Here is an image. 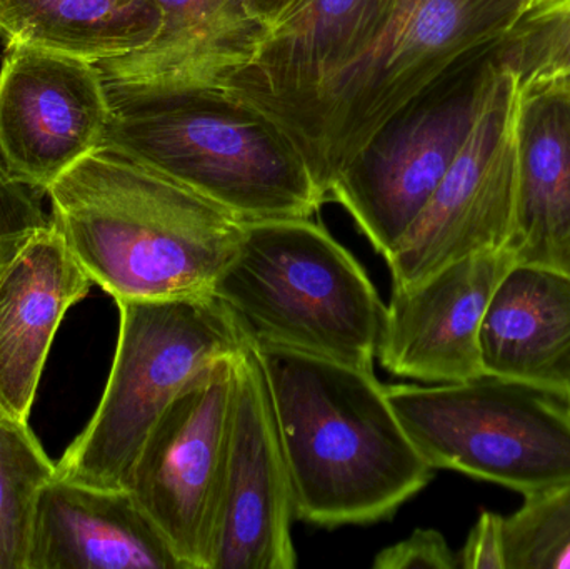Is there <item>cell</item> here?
Returning a JSON list of instances; mask_svg holds the SVG:
<instances>
[{"label": "cell", "instance_id": "5b68a950", "mask_svg": "<svg viewBox=\"0 0 570 569\" xmlns=\"http://www.w3.org/2000/svg\"><path fill=\"white\" fill-rule=\"evenodd\" d=\"M532 0H399L371 49L285 129L327 203L342 167L409 100L471 53L504 40Z\"/></svg>", "mask_w": 570, "mask_h": 569}, {"label": "cell", "instance_id": "603a6c76", "mask_svg": "<svg viewBox=\"0 0 570 569\" xmlns=\"http://www.w3.org/2000/svg\"><path fill=\"white\" fill-rule=\"evenodd\" d=\"M499 57L521 90L556 82L570 73V6L531 10L499 42Z\"/></svg>", "mask_w": 570, "mask_h": 569}, {"label": "cell", "instance_id": "52a82bcc", "mask_svg": "<svg viewBox=\"0 0 570 569\" xmlns=\"http://www.w3.org/2000/svg\"><path fill=\"white\" fill-rule=\"evenodd\" d=\"M389 403L434 470L522 497L570 481V400L502 377L385 386Z\"/></svg>", "mask_w": 570, "mask_h": 569}, {"label": "cell", "instance_id": "3957f363", "mask_svg": "<svg viewBox=\"0 0 570 569\" xmlns=\"http://www.w3.org/2000/svg\"><path fill=\"white\" fill-rule=\"evenodd\" d=\"M104 149L156 170L243 223L312 217L325 203L292 137L226 89L107 84Z\"/></svg>", "mask_w": 570, "mask_h": 569}, {"label": "cell", "instance_id": "30bf717a", "mask_svg": "<svg viewBox=\"0 0 570 569\" xmlns=\"http://www.w3.org/2000/svg\"><path fill=\"white\" fill-rule=\"evenodd\" d=\"M519 104L518 77L499 57L464 146L421 216L384 257L392 286H411L462 257L508 246L518 183Z\"/></svg>", "mask_w": 570, "mask_h": 569}, {"label": "cell", "instance_id": "4fadbf2b", "mask_svg": "<svg viewBox=\"0 0 570 569\" xmlns=\"http://www.w3.org/2000/svg\"><path fill=\"white\" fill-rule=\"evenodd\" d=\"M514 257L484 251L448 264L411 286H392L377 357L387 373L422 383L484 376L482 321Z\"/></svg>", "mask_w": 570, "mask_h": 569}, {"label": "cell", "instance_id": "484cf974", "mask_svg": "<svg viewBox=\"0 0 570 569\" xmlns=\"http://www.w3.org/2000/svg\"><path fill=\"white\" fill-rule=\"evenodd\" d=\"M458 560L461 569H505L504 517L482 511Z\"/></svg>", "mask_w": 570, "mask_h": 569}, {"label": "cell", "instance_id": "d6986e66", "mask_svg": "<svg viewBox=\"0 0 570 569\" xmlns=\"http://www.w3.org/2000/svg\"><path fill=\"white\" fill-rule=\"evenodd\" d=\"M505 249L515 263L570 276V94L556 84L521 90L514 223Z\"/></svg>", "mask_w": 570, "mask_h": 569}, {"label": "cell", "instance_id": "ffe728a7", "mask_svg": "<svg viewBox=\"0 0 570 569\" xmlns=\"http://www.w3.org/2000/svg\"><path fill=\"white\" fill-rule=\"evenodd\" d=\"M163 22L157 0H0L6 46L102 62L147 46Z\"/></svg>", "mask_w": 570, "mask_h": 569}, {"label": "cell", "instance_id": "83f0119b", "mask_svg": "<svg viewBox=\"0 0 570 569\" xmlns=\"http://www.w3.org/2000/svg\"><path fill=\"white\" fill-rule=\"evenodd\" d=\"M570 6V0H532L531 10H552Z\"/></svg>", "mask_w": 570, "mask_h": 569}, {"label": "cell", "instance_id": "cb8c5ba5", "mask_svg": "<svg viewBox=\"0 0 570 569\" xmlns=\"http://www.w3.org/2000/svg\"><path fill=\"white\" fill-rule=\"evenodd\" d=\"M37 194L17 183L0 160V277L26 244L50 224Z\"/></svg>", "mask_w": 570, "mask_h": 569}, {"label": "cell", "instance_id": "5bb4252c", "mask_svg": "<svg viewBox=\"0 0 570 569\" xmlns=\"http://www.w3.org/2000/svg\"><path fill=\"white\" fill-rule=\"evenodd\" d=\"M399 0H298L223 89L287 129L381 36Z\"/></svg>", "mask_w": 570, "mask_h": 569}, {"label": "cell", "instance_id": "2e32d148", "mask_svg": "<svg viewBox=\"0 0 570 569\" xmlns=\"http://www.w3.org/2000/svg\"><path fill=\"white\" fill-rule=\"evenodd\" d=\"M27 569H184L130 490L53 477L40 491Z\"/></svg>", "mask_w": 570, "mask_h": 569}, {"label": "cell", "instance_id": "8992f818", "mask_svg": "<svg viewBox=\"0 0 570 569\" xmlns=\"http://www.w3.org/2000/svg\"><path fill=\"white\" fill-rule=\"evenodd\" d=\"M119 337L96 413L56 464L57 477L129 490L150 431L194 377L253 343L213 293L117 301Z\"/></svg>", "mask_w": 570, "mask_h": 569}, {"label": "cell", "instance_id": "ba28073f", "mask_svg": "<svg viewBox=\"0 0 570 569\" xmlns=\"http://www.w3.org/2000/svg\"><path fill=\"white\" fill-rule=\"evenodd\" d=\"M498 46L462 59L389 117L342 167L341 204L381 256L421 216L464 146L498 67Z\"/></svg>", "mask_w": 570, "mask_h": 569}, {"label": "cell", "instance_id": "4316f807", "mask_svg": "<svg viewBox=\"0 0 570 569\" xmlns=\"http://www.w3.org/2000/svg\"><path fill=\"white\" fill-rule=\"evenodd\" d=\"M298 0H246L247 9L254 17L266 23L267 27H274L284 13H287Z\"/></svg>", "mask_w": 570, "mask_h": 569}, {"label": "cell", "instance_id": "6da1fadb", "mask_svg": "<svg viewBox=\"0 0 570 569\" xmlns=\"http://www.w3.org/2000/svg\"><path fill=\"white\" fill-rule=\"evenodd\" d=\"M269 386L294 518L315 527L389 520L434 468L402 428L374 370L254 346Z\"/></svg>", "mask_w": 570, "mask_h": 569}, {"label": "cell", "instance_id": "e0dca14e", "mask_svg": "<svg viewBox=\"0 0 570 569\" xmlns=\"http://www.w3.org/2000/svg\"><path fill=\"white\" fill-rule=\"evenodd\" d=\"M163 22L147 46L97 62L104 82L137 89H223L256 59L269 27L246 0H157Z\"/></svg>", "mask_w": 570, "mask_h": 569}, {"label": "cell", "instance_id": "ac0fdd59", "mask_svg": "<svg viewBox=\"0 0 570 569\" xmlns=\"http://www.w3.org/2000/svg\"><path fill=\"white\" fill-rule=\"evenodd\" d=\"M488 376L519 381L570 400V276L514 263L499 281L482 321Z\"/></svg>", "mask_w": 570, "mask_h": 569}, {"label": "cell", "instance_id": "7a4b0ae2", "mask_svg": "<svg viewBox=\"0 0 570 569\" xmlns=\"http://www.w3.org/2000/svg\"><path fill=\"white\" fill-rule=\"evenodd\" d=\"M46 196L70 253L116 303L210 293L243 234L213 200L104 147Z\"/></svg>", "mask_w": 570, "mask_h": 569}, {"label": "cell", "instance_id": "9a60e30c", "mask_svg": "<svg viewBox=\"0 0 570 569\" xmlns=\"http://www.w3.org/2000/svg\"><path fill=\"white\" fill-rule=\"evenodd\" d=\"M92 279L50 220L0 277V421L29 424L50 346Z\"/></svg>", "mask_w": 570, "mask_h": 569}, {"label": "cell", "instance_id": "277c9868", "mask_svg": "<svg viewBox=\"0 0 570 569\" xmlns=\"http://www.w3.org/2000/svg\"><path fill=\"white\" fill-rule=\"evenodd\" d=\"M210 293L253 346L374 370L385 304L358 261L312 217L244 223Z\"/></svg>", "mask_w": 570, "mask_h": 569}, {"label": "cell", "instance_id": "44dd1931", "mask_svg": "<svg viewBox=\"0 0 570 569\" xmlns=\"http://www.w3.org/2000/svg\"><path fill=\"white\" fill-rule=\"evenodd\" d=\"M53 477L29 424L0 421V569H27L37 500Z\"/></svg>", "mask_w": 570, "mask_h": 569}, {"label": "cell", "instance_id": "f1b7e54d", "mask_svg": "<svg viewBox=\"0 0 570 569\" xmlns=\"http://www.w3.org/2000/svg\"><path fill=\"white\" fill-rule=\"evenodd\" d=\"M551 84H556V86L561 87V89L568 90V92L570 94V73L569 76L562 77V79L556 80V82Z\"/></svg>", "mask_w": 570, "mask_h": 569}, {"label": "cell", "instance_id": "7402d4cb", "mask_svg": "<svg viewBox=\"0 0 570 569\" xmlns=\"http://www.w3.org/2000/svg\"><path fill=\"white\" fill-rule=\"evenodd\" d=\"M505 569L570 568V481L525 494L504 518Z\"/></svg>", "mask_w": 570, "mask_h": 569}, {"label": "cell", "instance_id": "d4e9b609", "mask_svg": "<svg viewBox=\"0 0 570 569\" xmlns=\"http://www.w3.org/2000/svg\"><path fill=\"white\" fill-rule=\"evenodd\" d=\"M374 569H458V553L444 534L435 530H415L407 540L384 548L374 558Z\"/></svg>", "mask_w": 570, "mask_h": 569}, {"label": "cell", "instance_id": "7c38bea8", "mask_svg": "<svg viewBox=\"0 0 570 569\" xmlns=\"http://www.w3.org/2000/svg\"><path fill=\"white\" fill-rule=\"evenodd\" d=\"M223 511L214 569H294L291 480L263 364L237 357Z\"/></svg>", "mask_w": 570, "mask_h": 569}, {"label": "cell", "instance_id": "8fae6325", "mask_svg": "<svg viewBox=\"0 0 570 569\" xmlns=\"http://www.w3.org/2000/svg\"><path fill=\"white\" fill-rule=\"evenodd\" d=\"M109 100L97 63L7 46L0 67V160L23 186L46 190L100 149Z\"/></svg>", "mask_w": 570, "mask_h": 569}, {"label": "cell", "instance_id": "9c48e42d", "mask_svg": "<svg viewBox=\"0 0 570 569\" xmlns=\"http://www.w3.org/2000/svg\"><path fill=\"white\" fill-rule=\"evenodd\" d=\"M237 357L190 381L150 431L130 477L129 490L184 569H214Z\"/></svg>", "mask_w": 570, "mask_h": 569}]
</instances>
